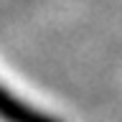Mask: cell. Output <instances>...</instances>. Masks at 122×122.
<instances>
[{"instance_id": "6da1fadb", "label": "cell", "mask_w": 122, "mask_h": 122, "mask_svg": "<svg viewBox=\"0 0 122 122\" xmlns=\"http://www.w3.org/2000/svg\"><path fill=\"white\" fill-rule=\"evenodd\" d=\"M0 120H5V122H59L56 117H48V114L38 112L33 107L23 104L18 97H13L3 86H0Z\"/></svg>"}]
</instances>
